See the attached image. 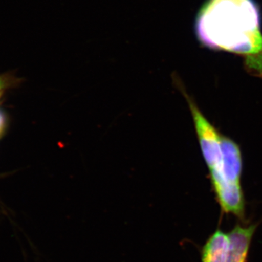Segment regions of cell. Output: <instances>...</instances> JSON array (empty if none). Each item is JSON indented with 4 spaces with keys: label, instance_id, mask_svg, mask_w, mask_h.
Listing matches in <instances>:
<instances>
[{
    "label": "cell",
    "instance_id": "cell-1",
    "mask_svg": "<svg viewBox=\"0 0 262 262\" xmlns=\"http://www.w3.org/2000/svg\"><path fill=\"white\" fill-rule=\"evenodd\" d=\"M261 13L254 0H208L195 24L200 42L210 48L246 56L262 51Z\"/></svg>",
    "mask_w": 262,
    "mask_h": 262
},
{
    "label": "cell",
    "instance_id": "cell-6",
    "mask_svg": "<svg viewBox=\"0 0 262 262\" xmlns=\"http://www.w3.org/2000/svg\"><path fill=\"white\" fill-rule=\"evenodd\" d=\"M5 125V120L4 117H3V115L0 113V133L3 130V127H4Z\"/></svg>",
    "mask_w": 262,
    "mask_h": 262
},
{
    "label": "cell",
    "instance_id": "cell-5",
    "mask_svg": "<svg viewBox=\"0 0 262 262\" xmlns=\"http://www.w3.org/2000/svg\"><path fill=\"white\" fill-rule=\"evenodd\" d=\"M228 233L218 228L201 249V262H225L229 248Z\"/></svg>",
    "mask_w": 262,
    "mask_h": 262
},
{
    "label": "cell",
    "instance_id": "cell-7",
    "mask_svg": "<svg viewBox=\"0 0 262 262\" xmlns=\"http://www.w3.org/2000/svg\"><path fill=\"white\" fill-rule=\"evenodd\" d=\"M7 77H3V76H0V84H5V82H6Z\"/></svg>",
    "mask_w": 262,
    "mask_h": 262
},
{
    "label": "cell",
    "instance_id": "cell-3",
    "mask_svg": "<svg viewBox=\"0 0 262 262\" xmlns=\"http://www.w3.org/2000/svg\"><path fill=\"white\" fill-rule=\"evenodd\" d=\"M182 93L192 114L202 154L208 170L211 171L219 168L222 162V135L202 113L194 100L185 91H183Z\"/></svg>",
    "mask_w": 262,
    "mask_h": 262
},
{
    "label": "cell",
    "instance_id": "cell-8",
    "mask_svg": "<svg viewBox=\"0 0 262 262\" xmlns=\"http://www.w3.org/2000/svg\"><path fill=\"white\" fill-rule=\"evenodd\" d=\"M3 85H4V84H0V90H1L2 88L3 87Z\"/></svg>",
    "mask_w": 262,
    "mask_h": 262
},
{
    "label": "cell",
    "instance_id": "cell-4",
    "mask_svg": "<svg viewBox=\"0 0 262 262\" xmlns=\"http://www.w3.org/2000/svg\"><path fill=\"white\" fill-rule=\"evenodd\" d=\"M258 224H236L229 235V248L225 262H247L253 236Z\"/></svg>",
    "mask_w": 262,
    "mask_h": 262
},
{
    "label": "cell",
    "instance_id": "cell-2",
    "mask_svg": "<svg viewBox=\"0 0 262 262\" xmlns=\"http://www.w3.org/2000/svg\"><path fill=\"white\" fill-rule=\"evenodd\" d=\"M243 157L238 144L222 135V163L209 171L210 180L214 194L242 187Z\"/></svg>",
    "mask_w": 262,
    "mask_h": 262
}]
</instances>
